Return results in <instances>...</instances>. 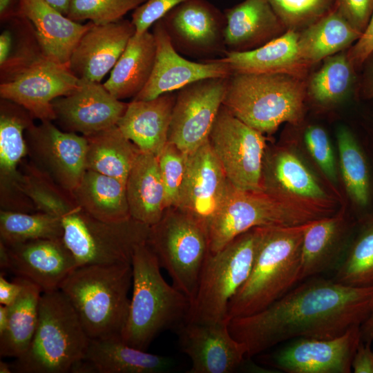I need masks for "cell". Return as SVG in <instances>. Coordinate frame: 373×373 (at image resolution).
Returning <instances> with one entry per match:
<instances>
[{
    "mask_svg": "<svg viewBox=\"0 0 373 373\" xmlns=\"http://www.w3.org/2000/svg\"><path fill=\"white\" fill-rule=\"evenodd\" d=\"M291 289L265 309L229 322L246 358L298 338H332L361 325L373 305V285L351 287L318 276Z\"/></svg>",
    "mask_w": 373,
    "mask_h": 373,
    "instance_id": "obj_1",
    "label": "cell"
},
{
    "mask_svg": "<svg viewBox=\"0 0 373 373\" xmlns=\"http://www.w3.org/2000/svg\"><path fill=\"white\" fill-rule=\"evenodd\" d=\"M28 195L37 211L60 219L63 242L77 267L131 263L136 247L147 242L150 226L132 218L120 222L99 220L82 209L71 191L46 176L33 180Z\"/></svg>",
    "mask_w": 373,
    "mask_h": 373,
    "instance_id": "obj_2",
    "label": "cell"
},
{
    "mask_svg": "<svg viewBox=\"0 0 373 373\" xmlns=\"http://www.w3.org/2000/svg\"><path fill=\"white\" fill-rule=\"evenodd\" d=\"M132 296L121 338L146 350L162 331L186 321L190 300L164 280L157 258L147 242L136 247L131 260Z\"/></svg>",
    "mask_w": 373,
    "mask_h": 373,
    "instance_id": "obj_3",
    "label": "cell"
},
{
    "mask_svg": "<svg viewBox=\"0 0 373 373\" xmlns=\"http://www.w3.org/2000/svg\"><path fill=\"white\" fill-rule=\"evenodd\" d=\"M130 262L76 267L59 289L75 309L90 339L121 336L130 306Z\"/></svg>",
    "mask_w": 373,
    "mask_h": 373,
    "instance_id": "obj_4",
    "label": "cell"
},
{
    "mask_svg": "<svg viewBox=\"0 0 373 373\" xmlns=\"http://www.w3.org/2000/svg\"><path fill=\"white\" fill-rule=\"evenodd\" d=\"M309 223L264 227L251 273L229 303V321L265 309L300 282L303 240Z\"/></svg>",
    "mask_w": 373,
    "mask_h": 373,
    "instance_id": "obj_5",
    "label": "cell"
},
{
    "mask_svg": "<svg viewBox=\"0 0 373 373\" xmlns=\"http://www.w3.org/2000/svg\"><path fill=\"white\" fill-rule=\"evenodd\" d=\"M306 97V78L284 73L233 72L222 105L262 134L272 133L283 123L302 122Z\"/></svg>",
    "mask_w": 373,
    "mask_h": 373,
    "instance_id": "obj_6",
    "label": "cell"
},
{
    "mask_svg": "<svg viewBox=\"0 0 373 373\" xmlns=\"http://www.w3.org/2000/svg\"><path fill=\"white\" fill-rule=\"evenodd\" d=\"M334 214L289 197L239 189L229 184L226 196L207 226L209 251L213 254L255 227H292Z\"/></svg>",
    "mask_w": 373,
    "mask_h": 373,
    "instance_id": "obj_7",
    "label": "cell"
},
{
    "mask_svg": "<svg viewBox=\"0 0 373 373\" xmlns=\"http://www.w3.org/2000/svg\"><path fill=\"white\" fill-rule=\"evenodd\" d=\"M90 338L60 290L42 292L37 327L27 351L11 365L19 373H66L85 356Z\"/></svg>",
    "mask_w": 373,
    "mask_h": 373,
    "instance_id": "obj_8",
    "label": "cell"
},
{
    "mask_svg": "<svg viewBox=\"0 0 373 373\" xmlns=\"http://www.w3.org/2000/svg\"><path fill=\"white\" fill-rule=\"evenodd\" d=\"M264 227L253 228L218 251L209 253L186 321H229V303L251 273Z\"/></svg>",
    "mask_w": 373,
    "mask_h": 373,
    "instance_id": "obj_9",
    "label": "cell"
},
{
    "mask_svg": "<svg viewBox=\"0 0 373 373\" xmlns=\"http://www.w3.org/2000/svg\"><path fill=\"white\" fill-rule=\"evenodd\" d=\"M147 243L172 285L191 303L209 253L207 226L177 207L168 208L162 219L150 227Z\"/></svg>",
    "mask_w": 373,
    "mask_h": 373,
    "instance_id": "obj_10",
    "label": "cell"
},
{
    "mask_svg": "<svg viewBox=\"0 0 373 373\" xmlns=\"http://www.w3.org/2000/svg\"><path fill=\"white\" fill-rule=\"evenodd\" d=\"M1 70V98L22 106L41 122L55 120L52 102L73 92L80 83L68 65L46 57L40 48L8 61Z\"/></svg>",
    "mask_w": 373,
    "mask_h": 373,
    "instance_id": "obj_11",
    "label": "cell"
},
{
    "mask_svg": "<svg viewBox=\"0 0 373 373\" xmlns=\"http://www.w3.org/2000/svg\"><path fill=\"white\" fill-rule=\"evenodd\" d=\"M262 133L235 117L222 105L209 142L228 181L246 191H262L266 141Z\"/></svg>",
    "mask_w": 373,
    "mask_h": 373,
    "instance_id": "obj_12",
    "label": "cell"
},
{
    "mask_svg": "<svg viewBox=\"0 0 373 373\" xmlns=\"http://www.w3.org/2000/svg\"><path fill=\"white\" fill-rule=\"evenodd\" d=\"M229 77L207 78L176 93L168 142L186 154L209 140L222 105Z\"/></svg>",
    "mask_w": 373,
    "mask_h": 373,
    "instance_id": "obj_13",
    "label": "cell"
},
{
    "mask_svg": "<svg viewBox=\"0 0 373 373\" xmlns=\"http://www.w3.org/2000/svg\"><path fill=\"white\" fill-rule=\"evenodd\" d=\"M361 341V326L332 338H298L269 354L265 364L286 373H350Z\"/></svg>",
    "mask_w": 373,
    "mask_h": 373,
    "instance_id": "obj_14",
    "label": "cell"
},
{
    "mask_svg": "<svg viewBox=\"0 0 373 373\" xmlns=\"http://www.w3.org/2000/svg\"><path fill=\"white\" fill-rule=\"evenodd\" d=\"M25 135L30 162L57 184L72 191L86 171V137L61 131L52 121L32 124Z\"/></svg>",
    "mask_w": 373,
    "mask_h": 373,
    "instance_id": "obj_15",
    "label": "cell"
},
{
    "mask_svg": "<svg viewBox=\"0 0 373 373\" xmlns=\"http://www.w3.org/2000/svg\"><path fill=\"white\" fill-rule=\"evenodd\" d=\"M156 44L153 68L149 82L135 100H149L162 94L178 91L195 82L216 77H229L233 73L222 58L204 62L189 61L180 56L162 21L153 24Z\"/></svg>",
    "mask_w": 373,
    "mask_h": 373,
    "instance_id": "obj_16",
    "label": "cell"
},
{
    "mask_svg": "<svg viewBox=\"0 0 373 373\" xmlns=\"http://www.w3.org/2000/svg\"><path fill=\"white\" fill-rule=\"evenodd\" d=\"M227 321H184L175 331L180 347L191 361L189 373H231L246 358L245 345L231 334Z\"/></svg>",
    "mask_w": 373,
    "mask_h": 373,
    "instance_id": "obj_17",
    "label": "cell"
},
{
    "mask_svg": "<svg viewBox=\"0 0 373 373\" xmlns=\"http://www.w3.org/2000/svg\"><path fill=\"white\" fill-rule=\"evenodd\" d=\"M175 49L189 55H208L224 48L226 18L207 0H188L161 19Z\"/></svg>",
    "mask_w": 373,
    "mask_h": 373,
    "instance_id": "obj_18",
    "label": "cell"
},
{
    "mask_svg": "<svg viewBox=\"0 0 373 373\" xmlns=\"http://www.w3.org/2000/svg\"><path fill=\"white\" fill-rule=\"evenodd\" d=\"M127 105L100 82L84 79L73 92L52 102L55 120L66 131L84 136L116 126Z\"/></svg>",
    "mask_w": 373,
    "mask_h": 373,
    "instance_id": "obj_19",
    "label": "cell"
},
{
    "mask_svg": "<svg viewBox=\"0 0 373 373\" xmlns=\"http://www.w3.org/2000/svg\"><path fill=\"white\" fill-rule=\"evenodd\" d=\"M229 184L209 140L188 154L177 208L207 227L226 196Z\"/></svg>",
    "mask_w": 373,
    "mask_h": 373,
    "instance_id": "obj_20",
    "label": "cell"
},
{
    "mask_svg": "<svg viewBox=\"0 0 373 373\" xmlns=\"http://www.w3.org/2000/svg\"><path fill=\"white\" fill-rule=\"evenodd\" d=\"M33 117L22 106L1 99L0 106V205L17 211L28 202L18 184L19 164L28 155L26 130L34 124Z\"/></svg>",
    "mask_w": 373,
    "mask_h": 373,
    "instance_id": "obj_21",
    "label": "cell"
},
{
    "mask_svg": "<svg viewBox=\"0 0 373 373\" xmlns=\"http://www.w3.org/2000/svg\"><path fill=\"white\" fill-rule=\"evenodd\" d=\"M135 33L132 21L124 19L104 25L94 23L75 46L68 62L70 70L80 79L100 82Z\"/></svg>",
    "mask_w": 373,
    "mask_h": 373,
    "instance_id": "obj_22",
    "label": "cell"
},
{
    "mask_svg": "<svg viewBox=\"0 0 373 373\" xmlns=\"http://www.w3.org/2000/svg\"><path fill=\"white\" fill-rule=\"evenodd\" d=\"M7 247L10 256L9 270L33 283L42 292L59 289L77 267L62 239H37Z\"/></svg>",
    "mask_w": 373,
    "mask_h": 373,
    "instance_id": "obj_23",
    "label": "cell"
},
{
    "mask_svg": "<svg viewBox=\"0 0 373 373\" xmlns=\"http://www.w3.org/2000/svg\"><path fill=\"white\" fill-rule=\"evenodd\" d=\"M262 186L264 191L283 195L317 207L335 211L332 200L300 157L281 149L265 151Z\"/></svg>",
    "mask_w": 373,
    "mask_h": 373,
    "instance_id": "obj_24",
    "label": "cell"
},
{
    "mask_svg": "<svg viewBox=\"0 0 373 373\" xmlns=\"http://www.w3.org/2000/svg\"><path fill=\"white\" fill-rule=\"evenodd\" d=\"M17 17L26 19L43 53L68 65L82 35L94 24H82L61 13L46 0H20Z\"/></svg>",
    "mask_w": 373,
    "mask_h": 373,
    "instance_id": "obj_25",
    "label": "cell"
},
{
    "mask_svg": "<svg viewBox=\"0 0 373 373\" xmlns=\"http://www.w3.org/2000/svg\"><path fill=\"white\" fill-rule=\"evenodd\" d=\"M350 224L342 212L311 222L305 231L300 281L335 271L349 247Z\"/></svg>",
    "mask_w": 373,
    "mask_h": 373,
    "instance_id": "obj_26",
    "label": "cell"
},
{
    "mask_svg": "<svg viewBox=\"0 0 373 373\" xmlns=\"http://www.w3.org/2000/svg\"><path fill=\"white\" fill-rule=\"evenodd\" d=\"M224 13V44L230 52L258 48L287 31L268 0H245Z\"/></svg>",
    "mask_w": 373,
    "mask_h": 373,
    "instance_id": "obj_27",
    "label": "cell"
},
{
    "mask_svg": "<svg viewBox=\"0 0 373 373\" xmlns=\"http://www.w3.org/2000/svg\"><path fill=\"white\" fill-rule=\"evenodd\" d=\"M175 92L128 104L117 126L140 151L159 156L168 142Z\"/></svg>",
    "mask_w": 373,
    "mask_h": 373,
    "instance_id": "obj_28",
    "label": "cell"
},
{
    "mask_svg": "<svg viewBox=\"0 0 373 373\" xmlns=\"http://www.w3.org/2000/svg\"><path fill=\"white\" fill-rule=\"evenodd\" d=\"M175 365L173 358L133 347L121 336L90 339L82 359L84 373H166Z\"/></svg>",
    "mask_w": 373,
    "mask_h": 373,
    "instance_id": "obj_29",
    "label": "cell"
},
{
    "mask_svg": "<svg viewBox=\"0 0 373 373\" xmlns=\"http://www.w3.org/2000/svg\"><path fill=\"white\" fill-rule=\"evenodd\" d=\"M298 32L287 30L258 48L225 53L222 59L233 72L284 73L306 78L309 66L302 59L298 45Z\"/></svg>",
    "mask_w": 373,
    "mask_h": 373,
    "instance_id": "obj_30",
    "label": "cell"
},
{
    "mask_svg": "<svg viewBox=\"0 0 373 373\" xmlns=\"http://www.w3.org/2000/svg\"><path fill=\"white\" fill-rule=\"evenodd\" d=\"M126 190L132 218L150 227L162 219L167 207L157 156L140 151L128 175Z\"/></svg>",
    "mask_w": 373,
    "mask_h": 373,
    "instance_id": "obj_31",
    "label": "cell"
},
{
    "mask_svg": "<svg viewBox=\"0 0 373 373\" xmlns=\"http://www.w3.org/2000/svg\"><path fill=\"white\" fill-rule=\"evenodd\" d=\"M156 53L153 32L135 34L103 84L115 98L121 100L136 97L149 82Z\"/></svg>",
    "mask_w": 373,
    "mask_h": 373,
    "instance_id": "obj_32",
    "label": "cell"
},
{
    "mask_svg": "<svg viewBox=\"0 0 373 373\" xmlns=\"http://www.w3.org/2000/svg\"><path fill=\"white\" fill-rule=\"evenodd\" d=\"M77 202L93 217L106 222L131 218L126 182L91 170H86L71 191Z\"/></svg>",
    "mask_w": 373,
    "mask_h": 373,
    "instance_id": "obj_33",
    "label": "cell"
},
{
    "mask_svg": "<svg viewBox=\"0 0 373 373\" xmlns=\"http://www.w3.org/2000/svg\"><path fill=\"white\" fill-rule=\"evenodd\" d=\"M336 10L298 32L302 59L311 66L325 58L347 50L361 36Z\"/></svg>",
    "mask_w": 373,
    "mask_h": 373,
    "instance_id": "obj_34",
    "label": "cell"
},
{
    "mask_svg": "<svg viewBox=\"0 0 373 373\" xmlns=\"http://www.w3.org/2000/svg\"><path fill=\"white\" fill-rule=\"evenodd\" d=\"M85 137L87 140L86 170L126 182L140 151L136 145L117 125Z\"/></svg>",
    "mask_w": 373,
    "mask_h": 373,
    "instance_id": "obj_35",
    "label": "cell"
},
{
    "mask_svg": "<svg viewBox=\"0 0 373 373\" xmlns=\"http://www.w3.org/2000/svg\"><path fill=\"white\" fill-rule=\"evenodd\" d=\"M22 285L17 299L8 308V325L0 336V355L22 356L28 349L35 333L38 319L41 289L33 283L17 276Z\"/></svg>",
    "mask_w": 373,
    "mask_h": 373,
    "instance_id": "obj_36",
    "label": "cell"
},
{
    "mask_svg": "<svg viewBox=\"0 0 373 373\" xmlns=\"http://www.w3.org/2000/svg\"><path fill=\"white\" fill-rule=\"evenodd\" d=\"M356 70L346 50L325 58L321 68L307 80V97L321 106L341 102L353 89Z\"/></svg>",
    "mask_w": 373,
    "mask_h": 373,
    "instance_id": "obj_37",
    "label": "cell"
},
{
    "mask_svg": "<svg viewBox=\"0 0 373 373\" xmlns=\"http://www.w3.org/2000/svg\"><path fill=\"white\" fill-rule=\"evenodd\" d=\"M339 165L347 195L359 207H365L370 198V178L365 155L353 133L346 127L338 129Z\"/></svg>",
    "mask_w": 373,
    "mask_h": 373,
    "instance_id": "obj_38",
    "label": "cell"
},
{
    "mask_svg": "<svg viewBox=\"0 0 373 373\" xmlns=\"http://www.w3.org/2000/svg\"><path fill=\"white\" fill-rule=\"evenodd\" d=\"M60 219L53 215L0 210V241L6 245L37 239H62Z\"/></svg>",
    "mask_w": 373,
    "mask_h": 373,
    "instance_id": "obj_39",
    "label": "cell"
},
{
    "mask_svg": "<svg viewBox=\"0 0 373 373\" xmlns=\"http://www.w3.org/2000/svg\"><path fill=\"white\" fill-rule=\"evenodd\" d=\"M334 279L345 285H373V217L367 218L352 240Z\"/></svg>",
    "mask_w": 373,
    "mask_h": 373,
    "instance_id": "obj_40",
    "label": "cell"
},
{
    "mask_svg": "<svg viewBox=\"0 0 373 373\" xmlns=\"http://www.w3.org/2000/svg\"><path fill=\"white\" fill-rule=\"evenodd\" d=\"M146 0H71L66 17L81 22L89 20L96 25L118 21Z\"/></svg>",
    "mask_w": 373,
    "mask_h": 373,
    "instance_id": "obj_41",
    "label": "cell"
},
{
    "mask_svg": "<svg viewBox=\"0 0 373 373\" xmlns=\"http://www.w3.org/2000/svg\"><path fill=\"white\" fill-rule=\"evenodd\" d=\"M286 30L300 31L335 10V0H268Z\"/></svg>",
    "mask_w": 373,
    "mask_h": 373,
    "instance_id": "obj_42",
    "label": "cell"
},
{
    "mask_svg": "<svg viewBox=\"0 0 373 373\" xmlns=\"http://www.w3.org/2000/svg\"><path fill=\"white\" fill-rule=\"evenodd\" d=\"M188 154L167 142L157 157L168 208L178 207L184 179Z\"/></svg>",
    "mask_w": 373,
    "mask_h": 373,
    "instance_id": "obj_43",
    "label": "cell"
},
{
    "mask_svg": "<svg viewBox=\"0 0 373 373\" xmlns=\"http://www.w3.org/2000/svg\"><path fill=\"white\" fill-rule=\"evenodd\" d=\"M306 147L325 176L337 182V171L333 149L327 132L321 126H308L304 133Z\"/></svg>",
    "mask_w": 373,
    "mask_h": 373,
    "instance_id": "obj_44",
    "label": "cell"
},
{
    "mask_svg": "<svg viewBox=\"0 0 373 373\" xmlns=\"http://www.w3.org/2000/svg\"><path fill=\"white\" fill-rule=\"evenodd\" d=\"M188 0H146L133 12L131 21L136 35L148 31L149 28L163 18L178 5Z\"/></svg>",
    "mask_w": 373,
    "mask_h": 373,
    "instance_id": "obj_45",
    "label": "cell"
},
{
    "mask_svg": "<svg viewBox=\"0 0 373 373\" xmlns=\"http://www.w3.org/2000/svg\"><path fill=\"white\" fill-rule=\"evenodd\" d=\"M335 10L363 33L373 12V0H335Z\"/></svg>",
    "mask_w": 373,
    "mask_h": 373,
    "instance_id": "obj_46",
    "label": "cell"
},
{
    "mask_svg": "<svg viewBox=\"0 0 373 373\" xmlns=\"http://www.w3.org/2000/svg\"><path fill=\"white\" fill-rule=\"evenodd\" d=\"M373 53V12L359 39L347 50V57L356 70L363 67Z\"/></svg>",
    "mask_w": 373,
    "mask_h": 373,
    "instance_id": "obj_47",
    "label": "cell"
},
{
    "mask_svg": "<svg viewBox=\"0 0 373 373\" xmlns=\"http://www.w3.org/2000/svg\"><path fill=\"white\" fill-rule=\"evenodd\" d=\"M354 373H373V351L371 344L361 341L352 361Z\"/></svg>",
    "mask_w": 373,
    "mask_h": 373,
    "instance_id": "obj_48",
    "label": "cell"
},
{
    "mask_svg": "<svg viewBox=\"0 0 373 373\" xmlns=\"http://www.w3.org/2000/svg\"><path fill=\"white\" fill-rule=\"evenodd\" d=\"M22 285L17 277L12 282L7 280L3 274L0 275V304L10 306L19 297Z\"/></svg>",
    "mask_w": 373,
    "mask_h": 373,
    "instance_id": "obj_49",
    "label": "cell"
},
{
    "mask_svg": "<svg viewBox=\"0 0 373 373\" xmlns=\"http://www.w3.org/2000/svg\"><path fill=\"white\" fill-rule=\"evenodd\" d=\"M363 68L358 94L363 99H373V53L365 61Z\"/></svg>",
    "mask_w": 373,
    "mask_h": 373,
    "instance_id": "obj_50",
    "label": "cell"
},
{
    "mask_svg": "<svg viewBox=\"0 0 373 373\" xmlns=\"http://www.w3.org/2000/svg\"><path fill=\"white\" fill-rule=\"evenodd\" d=\"M20 0H0V19L7 21L17 17Z\"/></svg>",
    "mask_w": 373,
    "mask_h": 373,
    "instance_id": "obj_51",
    "label": "cell"
},
{
    "mask_svg": "<svg viewBox=\"0 0 373 373\" xmlns=\"http://www.w3.org/2000/svg\"><path fill=\"white\" fill-rule=\"evenodd\" d=\"M12 47V35L9 30L2 32L0 35V65L4 64L9 59Z\"/></svg>",
    "mask_w": 373,
    "mask_h": 373,
    "instance_id": "obj_52",
    "label": "cell"
},
{
    "mask_svg": "<svg viewBox=\"0 0 373 373\" xmlns=\"http://www.w3.org/2000/svg\"><path fill=\"white\" fill-rule=\"evenodd\" d=\"M361 341L372 344L373 341V305L366 320L361 325Z\"/></svg>",
    "mask_w": 373,
    "mask_h": 373,
    "instance_id": "obj_53",
    "label": "cell"
},
{
    "mask_svg": "<svg viewBox=\"0 0 373 373\" xmlns=\"http://www.w3.org/2000/svg\"><path fill=\"white\" fill-rule=\"evenodd\" d=\"M10 256L8 247L0 241V267L1 270L10 269Z\"/></svg>",
    "mask_w": 373,
    "mask_h": 373,
    "instance_id": "obj_54",
    "label": "cell"
},
{
    "mask_svg": "<svg viewBox=\"0 0 373 373\" xmlns=\"http://www.w3.org/2000/svg\"><path fill=\"white\" fill-rule=\"evenodd\" d=\"M50 5L64 15H67L71 0H46Z\"/></svg>",
    "mask_w": 373,
    "mask_h": 373,
    "instance_id": "obj_55",
    "label": "cell"
},
{
    "mask_svg": "<svg viewBox=\"0 0 373 373\" xmlns=\"http://www.w3.org/2000/svg\"><path fill=\"white\" fill-rule=\"evenodd\" d=\"M8 325V306L0 304V336L6 331Z\"/></svg>",
    "mask_w": 373,
    "mask_h": 373,
    "instance_id": "obj_56",
    "label": "cell"
},
{
    "mask_svg": "<svg viewBox=\"0 0 373 373\" xmlns=\"http://www.w3.org/2000/svg\"><path fill=\"white\" fill-rule=\"evenodd\" d=\"M12 372L11 365L4 361H0V373Z\"/></svg>",
    "mask_w": 373,
    "mask_h": 373,
    "instance_id": "obj_57",
    "label": "cell"
}]
</instances>
